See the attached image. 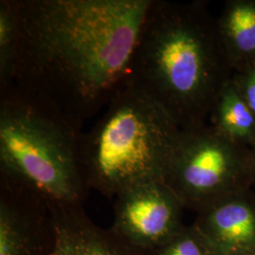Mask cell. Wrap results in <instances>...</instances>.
<instances>
[{"label": "cell", "mask_w": 255, "mask_h": 255, "mask_svg": "<svg viewBox=\"0 0 255 255\" xmlns=\"http://www.w3.org/2000/svg\"><path fill=\"white\" fill-rule=\"evenodd\" d=\"M152 0H16L13 84L82 131L126 82Z\"/></svg>", "instance_id": "1"}, {"label": "cell", "mask_w": 255, "mask_h": 255, "mask_svg": "<svg viewBox=\"0 0 255 255\" xmlns=\"http://www.w3.org/2000/svg\"><path fill=\"white\" fill-rule=\"evenodd\" d=\"M216 20L206 1L152 0L138 35L128 80L181 129L208 123L219 92L234 75Z\"/></svg>", "instance_id": "2"}, {"label": "cell", "mask_w": 255, "mask_h": 255, "mask_svg": "<svg viewBox=\"0 0 255 255\" xmlns=\"http://www.w3.org/2000/svg\"><path fill=\"white\" fill-rule=\"evenodd\" d=\"M82 131L46 102L16 85L0 90V169L5 184L48 205H78L87 187Z\"/></svg>", "instance_id": "3"}, {"label": "cell", "mask_w": 255, "mask_h": 255, "mask_svg": "<svg viewBox=\"0 0 255 255\" xmlns=\"http://www.w3.org/2000/svg\"><path fill=\"white\" fill-rule=\"evenodd\" d=\"M181 128L159 104L128 80L80 139L87 186L119 195L143 182L164 181Z\"/></svg>", "instance_id": "4"}, {"label": "cell", "mask_w": 255, "mask_h": 255, "mask_svg": "<svg viewBox=\"0 0 255 255\" xmlns=\"http://www.w3.org/2000/svg\"><path fill=\"white\" fill-rule=\"evenodd\" d=\"M251 173L253 149L229 140L207 123L181 129L164 182L181 201L210 203Z\"/></svg>", "instance_id": "5"}, {"label": "cell", "mask_w": 255, "mask_h": 255, "mask_svg": "<svg viewBox=\"0 0 255 255\" xmlns=\"http://www.w3.org/2000/svg\"><path fill=\"white\" fill-rule=\"evenodd\" d=\"M180 202L164 181L139 183L118 195V227L138 244L154 243L172 226Z\"/></svg>", "instance_id": "6"}, {"label": "cell", "mask_w": 255, "mask_h": 255, "mask_svg": "<svg viewBox=\"0 0 255 255\" xmlns=\"http://www.w3.org/2000/svg\"><path fill=\"white\" fill-rule=\"evenodd\" d=\"M220 45L234 71L255 66V0H227L217 18Z\"/></svg>", "instance_id": "7"}, {"label": "cell", "mask_w": 255, "mask_h": 255, "mask_svg": "<svg viewBox=\"0 0 255 255\" xmlns=\"http://www.w3.org/2000/svg\"><path fill=\"white\" fill-rule=\"evenodd\" d=\"M78 205H52L54 246L50 255H123L106 239L93 232L77 211Z\"/></svg>", "instance_id": "8"}, {"label": "cell", "mask_w": 255, "mask_h": 255, "mask_svg": "<svg viewBox=\"0 0 255 255\" xmlns=\"http://www.w3.org/2000/svg\"><path fill=\"white\" fill-rule=\"evenodd\" d=\"M208 124L229 140L255 148V115L237 89L233 77L214 102Z\"/></svg>", "instance_id": "9"}, {"label": "cell", "mask_w": 255, "mask_h": 255, "mask_svg": "<svg viewBox=\"0 0 255 255\" xmlns=\"http://www.w3.org/2000/svg\"><path fill=\"white\" fill-rule=\"evenodd\" d=\"M208 219L219 237L229 243H245L255 234V210L241 199L215 202Z\"/></svg>", "instance_id": "10"}, {"label": "cell", "mask_w": 255, "mask_h": 255, "mask_svg": "<svg viewBox=\"0 0 255 255\" xmlns=\"http://www.w3.org/2000/svg\"><path fill=\"white\" fill-rule=\"evenodd\" d=\"M19 46L16 0L0 1V90L13 84Z\"/></svg>", "instance_id": "11"}, {"label": "cell", "mask_w": 255, "mask_h": 255, "mask_svg": "<svg viewBox=\"0 0 255 255\" xmlns=\"http://www.w3.org/2000/svg\"><path fill=\"white\" fill-rule=\"evenodd\" d=\"M237 89L255 115V66L233 75Z\"/></svg>", "instance_id": "12"}, {"label": "cell", "mask_w": 255, "mask_h": 255, "mask_svg": "<svg viewBox=\"0 0 255 255\" xmlns=\"http://www.w3.org/2000/svg\"><path fill=\"white\" fill-rule=\"evenodd\" d=\"M164 255H202V253L195 241L184 239L175 244Z\"/></svg>", "instance_id": "13"}, {"label": "cell", "mask_w": 255, "mask_h": 255, "mask_svg": "<svg viewBox=\"0 0 255 255\" xmlns=\"http://www.w3.org/2000/svg\"><path fill=\"white\" fill-rule=\"evenodd\" d=\"M253 155H254V173L255 174V148L253 149Z\"/></svg>", "instance_id": "14"}]
</instances>
